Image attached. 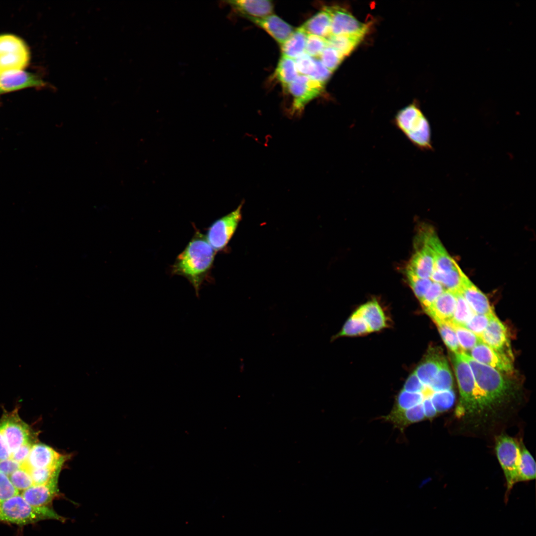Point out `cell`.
Masks as SVG:
<instances>
[{"label":"cell","mask_w":536,"mask_h":536,"mask_svg":"<svg viewBox=\"0 0 536 536\" xmlns=\"http://www.w3.org/2000/svg\"><path fill=\"white\" fill-rule=\"evenodd\" d=\"M216 253L205 236L196 229L191 240L172 265L171 273L187 279L199 297L201 287L208 278Z\"/></svg>","instance_id":"1"},{"label":"cell","mask_w":536,"mask_h":536,"mask_svg":"<svg viewBox=\"0 0 536 536\" xmlns=\"http://www.w3.org/2000/svg\"><path fill=\"white\" fill-rule=\"evenodd\" d=\"M54 520L64 523L67 519L51 507L36 506L18 494L0 503V521L19 525Z\"/></svg>","instance_id":"2"},{"label":"cell","mask_w":536,"mask_h":536,"mask_svg":"<svg viewBox=\"0 0 536 536\" xmlns=\"http://www.w3.org/2000/svg\"><path fill=\"white\" fill-rule=\"evenodd\" d=\"M393 124L415 147L422 151L433 149L430 123L414 103L399 111Z\"/></svg>","instance_id":"3"},{"label":"cell","mask_w":536,"mask_h":536,"mask_svg":"<svg viewBox=\"0 0 536 536\" xmlns=\"http://www.w3.org/2000/svg\"><path fill=\"white\" fill-rule=\"evenodd\" d=\"M495 453L506 479L505 501L514 485L519 481L522 439H518L503 433L493 440Z\"/></svg>","instance_id":"4"},{"label":"cell","mask_w":536,"mask_h":536,"mask_svg":"<svg viewBox=\"0 0 536 536\" xmlns=\"http://www.w3.org/2000/svg\"><path fill=\"white\" fill-rule=\"evenodd\" d=\"M324 87V84L309 76L299 74L286 89L292 97L289 115L300 116L305 106L322 94Z\"/></svg>","instance_id":"5"},{"label":"cell","mask_w":536,"mask_h":536,"mask_svg":"<svg viewBox=\"0 0 536 536\" xmlns=\"http://www.w3.org/2000/svg\"><path fill=\"white\" fill-rule=\"evenodd\" d=\"M241 203L236 209L215 220L208 228L206 240L216 252L221 251L227 246L242 219Z\"/></svg>","instance_id":"6"},{"label":"cell","mask_w":536,"mask_h":536,"mask_svg":"<svg viewBox=\"0 0 536 536\" xmlns=\"http://www.w3.org/2000/svg\"><path fill=\"white\" fill-rule=\"evenodd\" d=\"M0 431L10 455L23 444L31 442L30 429L20 418L17 409L2 416L0 421Z\"/></svg>","instance_id":"7"},{"label":"cell","mask_w":536,"mask_h":536,"mask_svg":"<svg viewBox=\"0 0 536 536\" xmlns=\"http://www.w3.org/2000/svg\"><path fill=\"white\" fill-rule=\"evenodd\" d=\"M69 456L62 454L52 447L41 443H34L26 461L21 467L27 470L32 469L63 467Z\"/></svg>","instance_id":"8"},{"label":"cell","mask_w":536,"mask_h":536,"mask_svg":"<svg viewBox=\"0 0 536 536\" xmlns=\"http://www.w3.org/2000/svg\"><path fill=\"white\" fill-rule=\"evenodd\" d=\"M331 15V35H355L364 37L367 25L357 20L346 9L338 6L327 7Z\"/></svg>","instance_id":"9"},{"label":"cell","mask_w":536,"mask_h":536,"mask_svg":"<svg viewBox=\"0 0 536 536\" xmlns=\"http://www.w3.org/2000/svg\"><path fill=\"white\" fill-rule=\"evenodd\" d=\"M479 338L483 342L499 354L513 360L507 330L495 315L492 317Z\"/></svg>","instance_id":"10"},{"label":"cell","mask_w":536,"mask_h":536,"mask_svg":"<svg viewBox=\"0 0 536 536\" xmlns=\"http://www.w3.org/2000/svg\"><path fill=\"white\" fill-rule=\"evenodd\" d=\"M45 84L38 76L19 69L5 70L0 73V94Z\"/></svg>","instance_id":"11"},{"label":"cell","mask_w":536,"mask_h":536,"mask_svg":"<svg viewBox=\"0 0 536 536\" xmlns=\"http://www.w3.org/2000/svg\"><path fill=\"white\" fill-rule=\"evenodd\" d=\"M469 356L476 361L490 366L499 372L507 374H511L513 372V360L499 354L482 341L470 350Z\"/></svg>","instance_id":"12"},{"label":"cell","mask_w":536,"mask_h":536,"mask_svg":"<svg viewBox=\"0 0 536 536\" xmlns=\"http://www.w3.org/2000/svg\"><path fill=\"white\" fill-rule=\"evenodd\" d=\"M461 283L460 291L475 314L492 315L494 313L487 297L460 269Z\"/></svg>","instance_id":"13"},{"label":"cell","mask_w":536,"mask_h":536,"mask_svg":"<svg viewBox=\"0 0 536 536\" xmlns=\"http://www.w3.org/2000/svg\"><path fill=\"white\" fill-rule=\"evenodd\" d=\"M453 360L460 393L456 405H461L469 399L475 382L469 364L460 353H455Z\"/></svg>","instance_id":"14"},{"label":"cell","mask_w":536,"mask_h":536,"mask_svg":"<svg viewBox=\"0 0 536 536\" xmlns=\"http://www.w3.org/2000/svg\"><path fill=\"white\" fill-rule=\"evenodd\" d=\"M58 479L44 484L33 485L22 491L21 495L29 504L36 506H49L60 496Z\"/></svg>","instance_id":"15"},{"label":"cell","mask_w":536,"mask_h":536,"mask_svg":"<svg viewBox=\"0 0 536 536\" xmlns=\"http://www.w3.org/2000/svg\"><path fill=\"white\" fill-rule=\"evenodd\" d=\"M268 33L282 45L294 31L292 26L278 16L270 14L262 18H247Z\"/></svg>","instance_id":"16"},{"label":"cell","mask_w":536,"mask_h":536,"mask_svg":"<svg viewBox=\"0 0 536 536\" xmlns=\"http://www.w3.org/2000/svg\"><path fill=\"white\" fill-rule=\"evenodd\" d=\"M423 238V241L430 247L433 254L434 270L446 273L456 267V262L450 256L433 231L424 233Z\"/></svg>","instance_id":"17"},{"label":"cell","mask_w":536,"mask_h":536,"mask_svg":"<svg viewBox=\"0 0 536 536\" xmlns=\"http://www.w3.org/2000/svg\"><path fill=\"white\" fill-rule=\"evenodd\" d=\"M456 305L453 291L445 290L425 312L435 323H449L452 319Z\"/></svg>","instance_id":"18"},{"label":"cell","mask_w":536,"mask_h":536,"mask_svg":"<svg viewBox=\"0 0 536 536\" xmlns=\"http://www.w3.org/2000/svg\"><path fill=\"white\" fill-rule=\"evenodd\" d=\"M434 268L433 253L430 247L423 242L422 247L416 250L413 255L406 269L419 277L430 278Z\"/></svg>","instance_id":"19"},{"label":"cell","mask_w":536,"mask_h":536,"mask_svg":"<svg viewBox=\"0 0 536 536\" xmlns=\"http://www.w3.org/2000/svg\"><path fill=\"white\" fill-rule=\"evenodd\" d=\"M228 2L238 12L247 18H262L272 14L273 5L267 0H230Z\"/></svg>","instance_id":"20"},{"label":"cell","mask_w":536,"mask_h":536,"mask_svg":"<svg viewBox=\"0 0 536 536\" xmlns=\"http://www.w3.org/2000/svg\"><path fill=\"white\" fill-rule=\"evenodd\" d=\"M444 359L437 349L429 350L423 360L414 371L415 374L424 385L430 386Z\"/></svg>","instance_id":"21"},{"label":"cell","mask_w":536,"mask_h":536,"mask_svg":"<svg viewBox=\"0 0 536 536\" xmlns=\"http://www.w3.org/2000/svg\"><path fill=\"white\" fill-rule=\"evenodd\" d=\"M365 321L371 332L381 330L387 325L386 318L379 304L376 300L368 302L357 309Z\"/></svg>","instance_id":"22"},{"label":"cell","mask_w":536,"mask_h":536,"mask_svg":"<svg viewBox=\"0 0 536 536\" xmlns=\"http://www.w3.org/2000/svg\"><path fill=\"white\" fill-rule=\"evenodd\" d=\"M307 34L328 38L331 35V15L327 7L318 12L302 26Z\"/></svg>","instance_id":"23"},{"label":"cell","mask_w":536,"mask_h":536,"mask_svg":"<svg viewBox=\"0 0 536 536\" xmlns=\"http://www.w3.org/2000/svg\"><path fill=\"white\" fill-rule=\"evenodd\" d=\"M307 33L302 26L295 30L281 45L282 56L295 60L304 53Z\"/></svg>","instance_id":"24"},{"label":"cell","mask_w":536,"mask_h":536,"mask_svg":"<svg viewBox=\"0 0 536 536\" xmlns=\"http://www.w3.org/2000/svg\"><path fill=\"white\" fill-rule=\"evenodd\" d=\"M369 333L370 332L365 321L356 310L347 320L341 330L331 337V341L340 337L361 335Z\"/></svg>","instance_id":"25"},{"label":"cell","mask_w":536,"mask_h":536,"mask_svg":"<svg viewBox=\"0 0 536 536\" xmlns=\"http://www.w3.org/2000/svg\"><path fill=\"white\" fill-rule=\"evenodd\" d=\"M299 75L295 60L282 56L278 61L274 75L282 87L287 89Z\"/></svg>","instance_id":"26"},{"label":"cell","mask_w":536,"mask_h":536,"mask_svg":"<svg viewBox=\"0 0 536 536\" xmlns=\"http://www.w3.org/2000/svg\"><path fill=\"white\" fill-rule=\"evenodd\" d=\"M363 38V36L355 35H331L327 40L328 46L335 49L345 57L356 47Z\"/></svg>","instance_id":"27"},{"label":"cell","mask_w":536,"mask_h":536,"mask_svg":"<svg viewBox=\"0 0 536 536\" xmlns=\"http://www.w3.org/2000/svg\"><path fill=\"white\" fill-rule=\"evenodd\" d=\"M456 297V305L452 320L448 324L450 326L463 327L475 314L467 303L460 290L454 292Z\"/></svg>","instance_id":"28"},{"label":"cell","mask_w":536,"mask_h":536,"mask_svg":"<svg viewBox=\"0 0 536 536\" xmlns=\"http://www.w3.org/2000/svg\"><path fill=\"white\" fill-rule=\"evenodd\" d=\"M461 268L456 263V267L446 273L433 270L430 279L440 283L445 290L451 291L460 290L461 283Z\"/></svg>","instance_id":"29"},{"label":"cell","mask_w":536,"mask_h":536,"mask_svg":"<svg viewBox=\"0 0 536 536\" xmlns=\"http://www.w3.org/2000/svg\"><path fill=\"white\" fill-rule=\"evenodd\" d=\"M29 60L28 51L0 55V73L11 69L21 70L27 66Z\"/></svg>","instance_id":"30"},{"label":"cell","mask_w":536,"mask_h":536,"mask_svg":"<svg viewBox=\"0 0 536 536\" xmlns=\"http://www.w3.org/2000/svg\"><path fill=\"white\" fill-rule=\"evenodd\" d=\"M535 478V461L526 447L523 442H522L519 468V481L520 482L530 481L534 479Z\"/></svg>","instance_id":"31"},{"label":"cell","mask_w":536,"mask_h":536,"mask_svg":"<svg viewBox=\"0 0 536 536\" xmlns=\"http://www.w3.org/2000/svg\"><path fill=\"white\" fill-rule=\"evenodd\" d=\"M429 386L434 392L452 389V376L445 358L442 362L437 374Z\"/></svg>","instance_id":"32"},{"label":"cell","mask_w":536,"mask_h":536,"mask_svg":"<svg viewBox=\"0 0 536 536\" xmlns=\"http://www.w3.org/2000/svg\"><path fill=\"white\" fill-rule=\"evenodd\" d=\"M63 467L32 469L28 470L33 485L44 484L58 479Z\"/></svg>","instance_id":"33"},{"label":"cell","mask_w":536,"mask_h":536,"mask_svg":"<svg viewBox=\"0 0 536 536\" xmlns=\"http://www.w3.org/2000/svg\"><path fill=\"white\" fill-rule=\"evenodd\" d=\"M456 400L455 392L452 390L436 392L432 398V402L438 414L451 409Z\"/></svg>","instance_id":"34"},{"label":"cell","mask_w":536,"mask_h":536,"mask_svg":"<svg viewBox=\"0 0 536 536\" xmlns=\"http://www.w3.org/2000/svg\"><path fill=\"white\" fill-rule=\"evenodd\" d=\"M450 326L454 329L460 346L463 352L471 350L481 341L478 336L465 328L456 326Z\"/></svg>","instance_id":"35"},{"label":"cell","mask_w":536,"mask_h":536,"mask_svg":"<svg viewBox=\"0 0 536 536\" xmlns=\"http://www.w3.org/2000/svg\"><path fill=\"white\" fill-rule=\"evenodd\" d=\"M441 336L447 346L454 353L463 352L454 329L448 324L443 322L435 323Z\"/></svg>","instance_id":"36"},{"label":"cell","mask_w":536,"mask_h":536,"mask_svg":"<svg viewBox=\"0 0 536 536\" xmlns=\"http://www.w3.org/2000/svg\"><path fill=\"white\" fill-rule=\"evenodd\" d=\"M28 51L24 42L17 37L4 35L0 36V55Z\"/></svg>","instance_id":"37"},{"label":"cell","mask_w":536,"mask_h":536,"mask_svg":"<svg viewBox=\"0 0 536 536\" xmlns=\"http://www.w3.org/2000/svg\"><path fill=\"white\" fill-rule=\"evenodd\" d=\"M406 274L409 285L414 294L418 299L420 301L427 292L433 281L430 278L419 277L406 269Z\"/></svg>","instance_id":"38"},{"label":"cell","mask_w":536,"mask_h":536,"mask_svg":"<svg viewBox=\"0 0 536 536\" xmlns=\"http://www.w3.org/2000/svg\"><path fill=\"white\" fill-rule=\"evenodd\" d=\"M328 46L327 38L307 34L305 52L313 58H318Z\"/></svg>","instance_id":"39"},{"label":"cell","mask_w":536,"mask_h":536,"mask_svg":"<svg viewBox=\"0 0 536 536\" xmlns=\"http://www.w3.org/2000/svg\"><path fill=\"white\" fill-rule=\"evenodd\" d=\"M322 63L332 72L334 71L344 57L334 48L328 46L320 56Z\"/></svg>","instance_id":"40"},{"label":"cell","mask_w":536,"mask_h":536,"mask_svg":"<svg viewBox=\"0 0 536 536\" xmlns=\"http://www.w3.org/2000/svg\"><path fill=\"white\" fill-rule=\"evenodd\" d=\"M494 315L495 314L489 315L475 314L463 328L469 330L480 337Z\"/></svg>","instance_id":"41"},{"label":"cell","mask_w":536,"mask_h":536,"mask_svg":"<svg viewBox=\"0 0 536 536\" xmlns=\"http://www.w3.org/2000/svg\"><path fill=\"white\" fill-rule=\"evenodd\" d=\"M8 477L13 486L19 491H23L33 485L28 471L21 467Z\"/></svg>","instance_id":"42"},{"label":"cell","mask_w":536,"mask_h":536,"mask_svg":"<svg viewBox=\"0 0 536 536\" xmlns=\"http://www.w3.org/2000/svg\"><path fill=\"white\" fill-rule=\"evenodd\" d=\"M445 290L440 283L433 281L427 292L420 301L425 312L430 308Z\"/></svg>","instance_id":"43"},{"label":"cell","mask_w":536,"mask_h":536,"mask_svg":"<svg viewBox=\"0 0 536 536\" xmlns=\"http://www.w3.org/2000/svg\"><path fill=\"white\" fill-rule=\"evenodd\" d=\"M18 494L9 477L0 472V503Z\"/></svg>","instance_id":"44"},{"label":"cell","mask_w":536,"mask_h":536,"mask_svg":"<svg viewBox=\"0 0 536 536\" xmlns=\"http://www.w3.org/2000/svg\"><path fill=\"white\" fill-rule=\"evenodd\" d=\"M295 62L300 75L309 76L314 69L315 58L305 52L295 59Z\"/></svg>","instance_id":"45"},{"label":"cell","mask_w":536,"mask_h":536,"mask_svg":"<svg viewBox=\"0 0 536 536\" xmlns=\"http://www.w3.org/2000/svg\"><path fill=\"white\" fill-rule=\"evenodd\" d=\"M315 68L312 73L308 76L324 85L331 77L333 72L328 69L320 59L315 58Z\"/></svg>","instance_id":"46"},{"label":"cell","mask_w":536,"mask_h":536,"mask_svg":"<svg viewBox=\"0 0 536 536\" xmlns=\"http://www.w3.org/2000/svg\"><path fill=\"white\" fill-rule=\"evenodd\" d=\"M424 387L414 372L407 378L402 389L409 393H420Z\"/></svg>","instance_id":"47"},{"label":"cell","mask_w":536,"mask_h":536,"mask_svg":"<svg viewBox=\"0 0 536 536\" xmlns=\"http://www.w3.org/2000/svg\"><path fill=\"white\" fill-rule=\"evenodd\" d=\"M33 444L32 442H29L23 444L10 455V458L21 466L27 460Z\"/></svg>","instance_id":"48"},{"label":"cell","mask_w":536,"mask_h":536,"mask_svg":"<svg viewBox=\"0 0 536 536\" xmlns=\"http://www.w3.org/2000/svg\"><path fill=\"white\" fill-rule=\"evenodd\" d=\"M20 467V464L10 458L0 461V472L8 476Z\"/></svg>","instance_id":"49"},{"label":"cell","mask_w":536,"mask_h":536,"mask_svg":"<svg viewBox=\"0 0 536 536\" xmlns=\"http://www.w3.org/2000/svg\"><path fill=\"white\" fill-rule=\"evenodd\" d=\"M10 456L9 448L0 431V461L8 459Z\"/></svg>","instance_id":"50"}]
</instances>
